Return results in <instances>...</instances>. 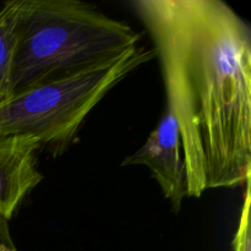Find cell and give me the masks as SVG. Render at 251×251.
I'll return each instance as SVG.
<instances>
[{"instance_id":"obj_7","label":"cell","mask_w":251,"mask_h":251,"mask_svg":"<svg viewBox=\"0 0 251 251\" xmlns=\"http://www.w3.org/2000/svg\"><path fill=\"white\" fill-rule=\"evenodd\" d=\"M244 201L242 212L238 222L237 232L233 238V251H251V226H250V206H251V188L250 180L245 184Z\"/></svg>"},{"instance_id":"obj_3","label":"cell","mask_w":251,"mask_h":251,"mask_svg":"<svg viewBox=\"0 0 251 251\" xmlns=\"http://www.w3.org/2000/svg\"><path fill=\"white\" fill-rule=\"evenodd\" d=\"M153 58V48L136 46L100 65L16 93L0 104V140L31 137L41 150L60 156L109 91Z\"/></svg>"},{"instance_id":"obj_2","label":"cell","mask_w":251,"mask_h":251,"mask_svg":"<svg viewBox=\"0 0 251 251\" xmlns=\"http://www.w3.org/2000/svg\"><path fill=\"white\" fill-rule=\"evenodd\" d=\"M142 34L78 0H22L12 96L109 61Z\"/></svg>"},{"instance_id":"obj_6","label":"cell","mask_w":251,"mask_h":251,"mask_svg":"<svg viewBox=\"0 0 251 251\" xmlns=\"http://www.w3.org/2000/svg\"><path fill=\"white\" fill-rule=\"evenodd\" d=\"M21 10L22 0L5 2L0 9V104L12 97V73Z\"/></svg>"},{"instance_id":"obj_1","label":"cell","mask_w":251,"mask_h":251,"mask_svg":"<svg viewBox=\"0 0 251 251\" xmlns=\"http://www.w3.org/2000/svg\"><path fill=\"white\" fill-rule=\"evenodd\" d=\"M178 123L186 196L251 176V28L222 0H132Z\"/></svg>"},{"instance_id":"obj_4","label":"cell","mask_w":251,"mask_h":251,"mask_svg":"<svg viewBox=\"0 0 251 251\" xmlns=\"http://www.w3.org/2000/svg\"><path fill=\"white\" fill-rule=\"evenodd\" d=\"M122 166H145L157 180L162 194L176 213L186 198V176L178 123L169 109L164 110L158 124L146 142L127 157Z\"/></svg>"},{"instance_id":"obj_8","label":"cell","mask_w":251,"mask_h":251,"mask_svg":"<svg viewBox=\"0 0 251 251\" xmlns=\"http://www.w3.org/2000/svg\"><path fill=\"white\" fill-rule=\"evenodd\" d=\"M9 221L4 217H0V251H5L7 248L14 247V242L11 239V235H10V229L9 225H7Z\"/></svg>"},{"instance_id":"obj_5","label":"cell","mask_w":251,"mask_h":251,"mask_svg":"<svg viewBox=\"0 0 251 251\" xmlns=\"http://www.w3.org/2000/svg\"><path fill=\"white\" fill-rule=\"evenodd\" d=\"M38 142L31 137L0 140V217L14 216L26 196L43 180Z\"/></svg>"},{"instance_id":"obj_9","label":"cell","mask_w":251,"mask_h":251,"mask_svg":"<svg viewBox=\"0 0 251 251\" xmlns=\"http://www.w3.org/2000/svg\"><path fill=\"white\" fill-rule=\"evenodd\" d=\"M5 251H17V249H16V247H15V245H14V247H10V248H7V249L5 250Z\"/></svg>"}]
</instances>
